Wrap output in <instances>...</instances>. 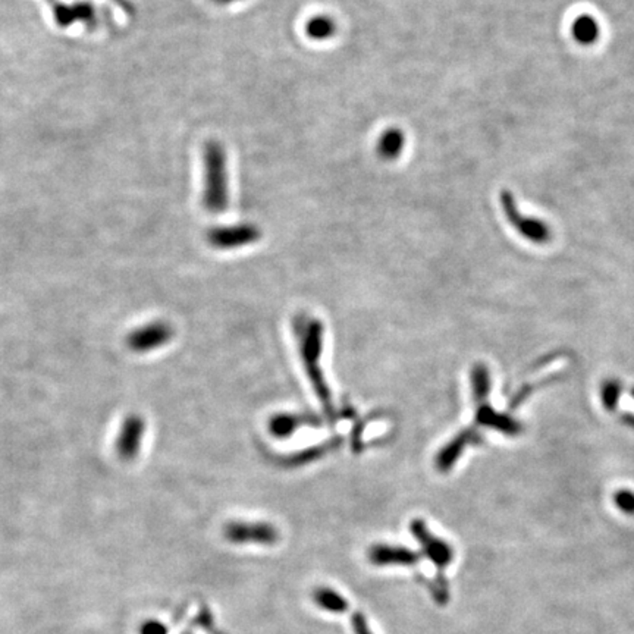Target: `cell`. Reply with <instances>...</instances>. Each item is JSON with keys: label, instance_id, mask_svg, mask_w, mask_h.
Segmentation results:
<instances>
[{"label": "cell", "instance_id": "22", "mask_svg": "<svg viewBox=\"0 0 634 634\" xmlns=\"http://www.w3.org/2000/svg\"><path fill=\"white\" fill-rule=\"evenodd\" d=\"M351 624H353L355 634H373L368 624V620H365V617L361 613H355L351 617Z\"/></svg>", "mask_w": 634, "mask_h": 634}, {"label": "cell", "instance_id": "13", "mask_svg": "<svg viewBox=\"0 0 634 634\" xmlns=\"http://www.w3.org/2000/svg\"><path fill=\"white\" fill-rule=\"evenodd\" d=\"M405 147V134L397 127L386 128L378 138L376 155L383 162L397 160Z\"/></svg>", "mask_w": 634, "mask_h": 634}, {"label": "cell", "instance_id": "19", "mask_svg": "<svg viewBox=\"0 0 634 634\" xmlns=\"http://www.w3.org/2000/svg\"><path fill=\"white\" fill-rule=\"evenodd\" d=\"M621 395V385L618 380H606L602 386L601 397L606 410L614 411Z\"/></svg>", "mask_w": 634, "mask_h": 634}, {"label": "cell", "instance_id": "3", "mask_svg": "<svg viewBox=\"0 0 634 634\" xmlns=\"http://www.w3.org/2000/svg\"><path fill=\"white\" fill-rule=\"evenodd\" d=\"M473 389H474V398H476V423L495 429L501 433H505L508 436H517L521 432V425L514 420L508 414L498 412L495 408H492L487 402V395H489L491 389V378L489 372L483 364L474 365L473 373Z\"/></svg>", "mask_w": 634, "mask_h": 634}, {"label": "cell", "instance_id": "24", "mask_svg": "<svg viewBox=\"0 0 634 634\" xmlns=\"http://www.w3.org/2000/svg\"><path fill=\"white\" fill-rule=\"evenodd\" d=\"M212 2L219 5V6H228V5H232L235 2H239V0H212Z\"/></svg>", "mask_w": 634, "mask_h": 634}, {"label": "cell", "instance_id": "9", "mask_svg": "<svg viewBox=\"0 0 634 634\" xmlns=\"http://www.w3.org/2000/svg\"><path fill=\"white\" fill-rule=\"evenodd\" d=\"M410 530L414 534V538L419 541L425 555L437 567L439 571H442L449 566L454 558L452 548L442 539L435 538V536L429 531L425 521L414 520L410 524Z\"/></svg>", "mask_w": 634, "mask_h": 634}, {"label": "cell", "instance_id": "4", "mask_svg": "<svg viewBox=\"0 0 634 634\" xmlns=\"http://www.w3.org/2000/svg\"><path fill=\"white\" fill-rule=\"evenodd\" d=\"M499 203L509 225L513 227L523 238L534 244H545L549 241L551 231L548 225L536 217L524 216L519 209V204L516 202V197L513 196V192L508 189H502L499 194Z\"/></svg>", "mask_w": 634, "mask_h": 634}, {"label": "cell", "instance_id": "10", "mask_svg": "<svg viewBox=\"0 0 634 634\" xmlns=\"http://www.w3.org/2000/svg\"><path fill=\"white\" fill-rule=\"evenodd\" d=\"M480 442V435L476 429H466L459 432L452 441L441 449L436 458V466L441 472H449V469L455 464L459 455L464 452L469 445H474Z\"/></svg>", "mask_w": 634, "mask_h": 634}, {"label": "cell", "instance_id": "6", "mask_svg": "<svg viewBox=\"0 0 634 634\" xmlns=\"http://www.w3.org/2000/svg\"><path fill=\"white\" fill-rule=\"evenodd\" d=\"M224 534L228 542L235 545H263L271 546L278 542V530L267 523L261 521H232L224 529Z\"/></svg>", "mask_w": 634, "mask_h": 634}, {"label": "cell", "instance_id": "20", "mask_svg": "<svg viewBox=\"0 0 634 634\" xmlns=\"http://www.w3.org/2000/svg\"><path fill=\"white\" fill-rule=\"evenodd\" d=\"M614 502L618 509L628 516H634V492L628 489H620L614 495Z\"/></svg>", "mask_w": 634, "mask_h": 634}, {"label": "cell", "instance_id": "23", "mask_svg": "<svg viewBox=\"0 0 634 634\" xmlns=\"http://www.w3.org/2000/svg\"><path fill=\"white\" fill-rule=\"evenodd\" d=\"M140 633L141 634H166L167 628L163 624H160L159 621H147L141 627Z\"/></svg>", "mask_w": 634, "mask_h": 634}, {"label": "cell", "instance_id": "21", "mask_svg": "<svg viewBox=\"0 0 634 634\" xmlns=\"http://www.w3.org/2000/svg\"><path fill=\"white\" fill-rule=\"evenodd\" d=\"M433 598L437 603L445 605L448 602V583L444 580L442 574H439L435 584H433Z\"/></svg>", "mask_w": 634, "mask_h": 634}, {"label": "cell", "instance_id": "18", "mask_svg": "<svg viewBox=\"0 0 634 634\" xmlns=\"http://www.w3.org/2000/svg\"><path fill=\"white\" fill-rule=\"evenodd\" d=\"M339 439H333V441H331V442H325V444H322V445H317V447H313V448H310V449H306V451H301V452H298V454H294V455H291L286 461H285V464H288V466H301V464H306V462H310V461H313V459H316V458H321V457H323L325 454H328L329 451H332L333 448H336L338 445H339Z\"/></svg>", "mask_w": 634, "mask_h": 634}, {"label": "cell", "instance_id": "5", "mask_svg": "<svg viewBox=\"0 0 634 634\" xmlns=\"http://www.w3.org/2000/svg\"><path fill=\"white\" fill-rule=\"evenodd\" d=\"M174 335L175 331L172 325L156 321L138 326L130 332L125 338V344L132 353L145 354L167 345L172 341Z\"/></svg>", "mask_w": 634, "mask_h": 634}, {"label": "cell", "instance_id": "25", "mask_svg": "<svg viewBox=\"0 0 634 634\" xmlns=\"http://www.w3.org/2000/svg\"><path fill=\"white\" fill-rule=\"evenodd\" d=\"M623 422L634 429V416H633V414H624V416H623Z\"/></svg>", "mask_w": 634, "mask_h": 634}, {"label": "cell", "instance_id": "11", "mask_svg": "<svg viewBox=\"0 0 634 634\" xmlns=\"http://www.w3.org/2000/svg\"><path fill=\"white\" fill-rule=\"evenodd\" d=\"M369 558L375 566H414L419 555L402 546L376 545L370 549Z\"/></svg>", "mask_w": 634, "mask_h": 634}, {"label": "cell", "instance_id": "15", "mask_svg": "<svg viewBox=\"0 0 634 634\" xmlns=\"http://www.w3.org/2000/svg\"><path fill=\"white\" fill-rule=\"evenodd\" d=\"M599 24L591 15H580L571 24V36L580 44H593L599 38Z\"/></svg>", "mask_w": 634, "mask_h": 634}, {"label": "cell", "instance_id": "26", "mask_svg": "<svg viewBox=\"0 0 634 634\" xmlns=\"http://www.w3.org/2000/svg\"><path fill=\"white\" fill-rule=\"evenodd\" d=\"M631 395H633V397H634V389H633V391H631Z\"/></svg>", "mask_w": 634, "mask_h": 634}, {"label": "cell", "instance_id": "12", "mask_svg": "<svg viewBox=\"0 0 634 634\" xmlns=\"http://www.w3.org/2000/svg\"><path fill=\"white\" fill-rule=\"evenodd\" d=\"M303 426H321V419L313 414H276L269 420V430L278 439L289 437Z\"/></svg>", "mask_w": 634, "mask_h": 634}, {"label": "cell", "instance_id": "17", "mask_svg": "<svg viewBox=\"0 0 634 634\" xmlns=\"http://www.w3.org/2000/svg\"><path fill=\"white\" fill-rule=\"evenodd\" d=\"M314 602L321 608L326 609L329 613L341 614L345 613L348 609V602L344 596H341L338 592L329 589V588H321L317 589L313 595Z\"/></svg>", "mask_w": 634, "mask_h": 634}, {"label": "cell", "instance_id": "7", "mask_svg": "<svg viewBox=\"0 0 634 634\" xmlns=\"http://www.w3.org/2000/svg\"><path fill=\"white\" fill-rule=\"evenodd\" d=\"M261 238V231L253 224L219 227L207 232V242L216 250H234L250 246Z\"/></svg>", "mask_w": 634, "mask_h": 634}, {"label": "cell", "instance_id": "14", "mask_svg": "<svg viewBox=\"0 0 634 634\" xmlns=\"http://www.w3.org/2000/svg\"><path fill=\"white\" fill-rule=\"evenodd\" d=\"M55 19L58 26L68 27L72 22L84 21L91 24L94 21V11L90 4H77V5H59L55 8Z\"/></svg>", "mask_w": 634, "mask_h": 634}, {"label": "cell", "instance_id": "16", "mask_svg": "<svg viewBox=\"0 0 634 634\" xmlns=\"http://www.w3.org/2000/svg\"><path fill=\"white\" fill-rule=\"evenodd\" d=\"M338 26L332 16L316 15L306 22V34L314 41H326L335 37Z\"/></svg>", "mask_w": 634, "mask_h": 634}, {"label": "cell", "instance_id": "2", "mask_svg": "<svg viewBox=\"0 0 634 634\" xmlns=\"http://www.w3.org/2000/svg\"><path fill=\"white\" fill-rule=\"evenodd\" d=\"M322 336H323V326L319 321H311L307 326H304L303 331V341H301V355L304 360V365L307 375L310 378V382L314 388V391L319 397L322 407L328 417L331 420H335V407L332 404V397L329 393V388L326 386V382L323 379V373L321 370L319 360L322 353Z\"/></svg>", "mask_w": 634, "mask_h": 634}, {"label": "cell", "instance_id": "1", "mask_svg": "<svg viewBox=\"0 0 634 634\" xmlns=\"http://www.w3.org/2000/svg\"><path fill=\"white\" fill-rule=\"evenodd\" d=\"M203 206L213 214L225 213L229 206L227 153L217 141H209L204 149Z\"/></svg>", "mask_w": 634, "mask_h": 634}, {"label": "cell", "instance_id": "8", "mask_svg": "<svg viewBox=\"0 0 634 634\" xmlns=\"http://www.w3.org/2000/svg\"><path fill=\"white\" fill-rule=\"evenodd\" d=\"M147 423L140 414H130L122 422L118 437L115 441V451L122 461H132L141 451Z\"/></svg>", "mask_w": 634, "mask_h": 634}]
</instances>
